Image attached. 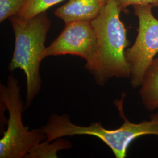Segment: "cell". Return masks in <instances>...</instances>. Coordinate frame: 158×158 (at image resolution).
Here are the masks:
<instances>
[{
    "label": "cell",
    "mask_w": 158,
    "mask_h": 158,
    "mask_svg": "<svg viewBox=\"0 0 158 158\" xmlns=\"http://www.w3.org/2000/svg\"><path fill=\"white\" fill-rule=\"evenodd\" d=\"M121 11L116 0H107L98 16L91 22L97 39V50L94 59L85 67L100 86L113 77H130L125 55L129 41L120 19Z\"/></svg>",
    "instance_id": "6da1fadb"
},
{
    "label": "cell",
    "mask_w": 158,
    "mask_h": 158,
    "mask_svg": "<svg viewBox=\"0 0 158 158\" xmlns=\"http://www.w3.org/2000/svg\"><path fill=\"white\" fill-rule=\"evenodd\" d=\"M151 6H135L138 18V35L133 45L125 51L130 70V81L134 88L141 87L147 70L158 53V19Z\"/></svg>",
    "instance_id": "277c9868"
},
{
    "label": "cell",
    "mask_w": 158,
    "mask_h": 158,
    "mask_svg": "<svg viewBox=\"0 0 158 158\" xmlns=\"http://www.w3.org/2000/svg\"><path fill=\"white\" fill-rule=\"evenodd\" d=\"M139 94L146 109H158V57L155 58L145 74Z\"/></svg>",
    "instance_id": "52a82bcc"
},
{
    "label": "cell",
    "mask_w": 158,
    "mask_h": 158,
    "mask_svg": "<svg viewBox=\"0 0 158 158\" xmlns=\"http://www.w3.org/2000/svg\"><path fill=\"white\" fill-rule=\"evenodd\" d=\"M27 0H0V22L15 15Z\"/></svg>",
    "instance_id": "30bf717a"
},
{
    "label": "cell",
    "mask_w": 158,
    "mask_h": 158,
    "mask_svg": "<svg viewBox=\"0 0 158 158\" xmlns=\"http://www.w3.org/2000/svg\"><path fill=\"white\" fill-rule=\"evenodd\" d=\"M63 0H27L21 10L15 15L23 20H28L42 12L51 6Z\"/></svg>",
    "instance_id": "ba28073f"
},
{
    "label": "cell",
    "mask_w": 158,
    "mask_h": 158,
    "mask_svg": "<svg viewBox=\"0 0 158 158\" xmlns=\"http://www.w3.org/2000/svg\"><path fill=\"white\" fill-rule=\"evenodd\" d=\"M61 34L46 47L45 57L72 55L90 63L96 56L97 39L91 22L74 21L65 23Z\"/></svg>",
    "instance_id": "5b68a950"
},
{
    "label": "cell",
    "mask_w": 158,
    "mask_h": 158,
    "mask_svg": "<svg viewBox=\"0 0 158 158\" xmlns=\"http://www.w3.org/2000/svg\"><path fill=\"white\" fill-rule=\"evenodd\" d=\"M72 147L68 141L59 138L56 142H41L28 155L29 158H57V152Z\"/></svg>",
    "instance_id": "9c48e42d"
},
{
    "label": "cell",
    "mask_w": 158,
    "mask_h": 158,
    "mask_svg": "<svg viewBox=\"0 0 158 158\" xmlns=\"http://www.w3.org/2000/svg\"><path fill=\"white\" fill-rule=\"evenodd\" d=\"M0 101L9 113L7 128L0 140V158H27L45 136L39 130L28 131L23 124L24 104L18 80L10 75L0 85Z\"/></svg>",
    "instance_id": "3957f363"
},
{
    "label": "cell",
    "mask_w": 158,
    "mask_h": 158,
    "mask_svg": "<svg viewBox=\"0 0 158 158\" xmlns=\"http://www.w3.org/2000/svg\"><path fill=\"white\" fill-rule=\"evenodd\" d=\"M121 11H124L130 6H158V0H116Z\"/></svg>",
    "instance_id": "8fae6325"
},
{
    "label": "cell",
    "mask_w": 158,
    "mask_h": 158,
    "mask_svg": "<svg viewBox=\"0 0 158 158\" xmlns=\"http://www.w3.org/2000/svg\"><path fill=\"white\" fill-rule=\"evenodd\" d=\"M107 0H69L55 11L65 23L74 21L91 22L98 16Z\"/></svg>",
    "instance_id": "8992f818"
},
{
    "label": "cell",
    "mask_w": 158,
    "mask_h": 158,
    "mask_svg": "<svg viewBox=\"0 0 158 158\" xmlns=\"http://www.w3.org/2000/svg\"><path fill=\"white\" fill-rule=\"evenodd\" d=\"M10 21L15 35V49L8 70H22L26 77V103L24 110L31 105L41 89L40 63L45 57L47 34L51 20L46 12L28 20L14 15Z\"/></svg>",
    "instance_id": "7a4b0ae2"
}]
</instances>
